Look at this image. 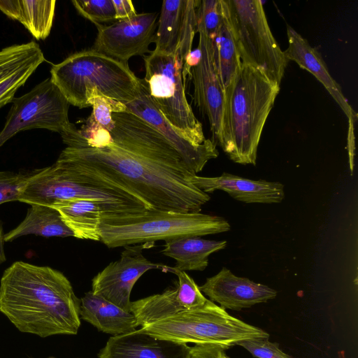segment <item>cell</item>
<instances>
[{
    "label": "cell",
    "instance_id": "obj_1",
    "mask_svg": "<svg viewBox=\"0 0 358 358\" xmlns=\"http://www.w3.org/2000/svg\"><path fill=\"white\" fill-rule=\"evenodd\" d=\"M103 145L67 147L54 164L69 177L117 190L150 209L200 212L210 197L191 182L195 175L156 129L128 110L112 113Z\"/></svg>",
    "mask_w": 358,
    "mask_h": 358
},
{
    "label": "cell",
    "instance_id": "obj_2",
    "mask_svg": "<svg viewBox=\"0 0 358 358\" xmlns=\"http://www.w3.org/2000/svg\"><path fill=\"white\" fill-rule=\"evenodd\" d=\"M80 299L68 278L49 266L15 262L0 282V312L21 332L42 338L76 335Z\"/></svg>",
    "mask_w": 358,
    "mask_h": 358
},
{
    "label": "cell",
    "instance_id": "obj_3",
    "mask_svg": "<svg viewBox=\"0 0 358 358\" xmlns=\"http://www.w3.org/2000/svg\"><path fill=\"white\" fill-rule=\"evenodd\" d=\"M224 91L222 131L217 141L234 162L255 165L263 128L280 85L259 69L241 64Z\"/></svg>",
    "mask_w": 358,
    "mask_h": 358
},
{
    "label": "cell",
    "instance_id": "obj_4",
    "mask_svg": "<svg viewBox=\"0 0 358 358\" xmlns=\"http://www.w3.org/2000/svg\"><path fill=\"white\" fill-rule=\"evenodd\" d=\"M50 79L69 104L90 107L87 95L96 90L113 100L127 103L138 96L142 80L128 66L88 49L73 53L50 69Z\"/></svg>",
    "mask_w": 358,
    "mask_h": 358
},
{
    "label": "cell",
    "instance_id": "obj_5",
    "mask_svg": "<svg viewBox=\"0 0 358 358\" xmlns=\"http://www.w3.org/2000/svg\"><path fill=\"white\" fill-rule=\"evenodd\" d=\"M230 229L227 220L217 215L145 209L129 213H103L100 241L113 248L183 236L215 234Z\"/></svg>",
    "mask_w": 358,
    "mask_h": 358
},
{
    "label": "cell",
    "instance_id": "obj_6",
    "mask_svg": "<svg viewBox=\"0 0 358 358\" xmlns=\"http://www.w3.org/2000/svg\"><path fill=\"white\" fill-rule=\"evenodd\" d=\"M137 331L178 343L215 345L224 350L245 340L269 338L264 330L231 316L209 299L202 306L162 318Z\"/></svg>",
    "mask_w": 358,
    "mask_h": 358
},
{
    "label": "cell",
    "instance_id": "obj_7",
    "mask_svg": "<svg viewBox=\"0 0 358 358\" xmlns=\"http://www.w3.org/2000/svg\"><path fill=\"white\" fill-rule=\"evenodd\" d=\"M143 83L148 95L163 116L194 145L203 143L201 123L197 120L185 91L184 64L176 56L151 52L144 57Z\"/></svg>",
    "mask_w": 358,
    "mask_h": 358
},
{
    "label": "cell",
    "instance_id": "obj_8",
    "mask_svg": "<svg viewBox=\"0 0 358 358\" xmlns=\"http://www.w3.org/2000/svg\"><path fill=\"white\" fill-rule=\"evenodd\" d=\"M241 64L262 71L280 85L287 60L257 0H225Z\"/></svg>",
    "mask_w": 358,
    "mask_h": 358
},
{
    "label": "cell",
    "instance_id": "obj_9",
    "mask_svg": "<svg viewBox=\"0 0 358 358\" xmlns=\"http://www.w3.org/2000/svg\"><path fill=\"white\" fill-rule=\"evenodd\" d=\"M87 199L99 203L105 214H122L149 209L143 203L112 188L75 180L54 164L36 172L18 200L30 205L53 207L65 201Z\"/></svg>",
    "mask_w": 358,
    "mask_h": 358
},
{
    "label": "cell",
    "instance_id": "obj_10",
    "mask_svg": "<svg viewBox=\"0 0 358 358\" xmlns=\"http://www.w3.org/2000/svg\"><path fill=\"white\" fill-rule=\"evenodd\" d=\"M0 131V148L17 133L32 129H45L62 135L76 127L69 120V103L50 78L28 93L15 98Z\"/></svg>",
    "mask_w": 358,
    "mask_h": 358
},
{
    "label": "cell",
    "instance_id": "obj_11",
    "mask_svg": "<svg viewBox=\"0 0 358 358\" xmlns=\"http://www.w3.org/2000/svg\"><path fill=\"white\" fill-rule=\"evenodd\" d=\"M155 243L124 246L119 259L110 262L92 279V292L124 310L131 312L130 295L140 277L151 269L165 271L166 265L153 263L143 255Z\"/></svg>",
    "mask_w": 358,
    "mask_h": 358
},
{
    "label": "cell",
    "instance_id": "obj_12",
    "mask_svg": "<svg viewBox=\"0 0 358 358\" xmlns=\"http://www.w3.org/2000/svg\"><path fill=\"white\" fill-rule=\"evenodd\" d=\"M159 15L158 12L137 13L108 26L101 24L91 49L124 63L144 55L155 43Z\"/></svg>",
    "mask_w": 358,
    "mask_h": 358
},
{
    "label": "cell",
    "instance_id": "obj_13",
    "mask_svg": "<svg viewBox=\"0 0 358 358\" xmlns=\"http://www.w3.org/2000/svg\"><path fill=\"white\" fill-rule=\"evenodd\" d=\"M199 45L196 62H189L187 71L194 85V101L207 116L213 136L218 140L222 131L225 91L215 63L211 39L201 28H197Z\"/></svg>",
    "mask_w": 358,
    "mask_h": 358
},
{
    "label": "cell",
    "instance_id": "obj_14",
    "mask_svg": "<svg viewBox=\"0 0 358 358\" xmlns=\"http://www.w3.org/2000/svg\"><path fill=\"white\" fill-rule=\"evenodd\" d=\"M199 2V0L162 2L154 52L176 56L185 66L192 52V43L197 32Z\"/></svg>",
    "mask_w": 358,
    "mask_h": 358
},
{
    "label": "cell",
    "instance_id": "obj_15",
    "mask_svg": "<svg viewBox=\"0 0 358 358\" xmlns=\"http://www.w3.org/2000/svg\"><path fill=\"white\" fill-rule=\"evenodd\" d=\"M124 104L127 110L142 118L163 135L194 173L201 171L210 159L219 155L213 141L206 139L203 143L197 145L180 134L152 103L143 80L136 99Z\"/></svg>",
    "mask_w": 358,
    "mask_h": 358
},
{
    "label": "cell",
    "instance_id": "obj_16",
    "mask_svg": "<svg viewBox=\"0 0 358 358\" xmlns=\"http://www.w3.org/2000/svg\"><path fill=\"white\" fill-rule=\"evenodd\" d=\"M168 271L178 276L177 287L131 302V312L135 315L139 327L202 306L208 300L185 271L166 266V272Z\"/></svg>",
    "mask_w": 358,
    "mask_h": 358
},
{
    "label": "cell",
    "instance_id": "obj_17",
    "mask_svg": "<svg viewBox=\"0 0 358 358\" xmlns=\"http://www.w3.org/2000/svg\"><path fill=\"white\" fill-rule=\"evenodd\" d=\"M201 292L223 309L240 310L275 299L277 292L247 278L238 277L223 267L216 275L208 278L201 286Z\"/></svg>",
    "mask_w": 358,
    "mask_h": 358
},
{
    "label": "cell",
    "instance_id": "obj_18",
    "mask_svg": "<svg viewBox=\"0 0 358 358\" xmlns=\"http://www.w3.org/2000/svg\"><path fill=\"white\" fill-rule=\"evenodd\" d=\"M191 347L159 339L136 330L113 336L98 354L99 358H190Z\"/></svg>",
    "mask_w": 358,
    "mask_h": 358
},
{
    "label": "cell",
    "instance_id": "obj_19",
    "mask_svg": "<svg viewBox=\"0 0 358 358\" xmlns=\"http://www.w3.org/2000/svg\"><path fill=\"white\" fill-rule=\"evenodd\" d=\"M191 182L205 193L222 190L234 199L246 203H277L285 198L284 185L280 182L253 180L227 173L217 177L195 174Z\"/></svg>",
    "mask_w": 358,
    "mask_h": 358
},
{
    "label": "cell",
    "instance_id": "obj_20",
    "mask_svg": "<svg viewBox=\"0 0 358 358\" xmlns=\"http://www.w3.org/2000/svg\"><path fill=\"white\" fill-rule=\"evenodd\" d=\"M45 60L38 44L33 41L0 50V108L12 102L17 90Z\"/></svg>",
    "mask_w": 358,
    "mask_h": 358
},
{
    "label": "cell",
    "instance_id": "obj_21",
    "mask_svg": "<svg viewBox=\"0 0 358 358\" xmlns=\"http://www.w3.org/2000/svg\"><path fill=\"white\" fill-rule=\"evenodd\" d=\"M288 47L284 52L287 61L296 62L301 68L312 73L326 88L348 118L355 123L357 114L345 97L341 87L331 76L326 63L317 50L290 26H287Z\"/></svg>",
    "mask_w": 358,
    "mask_h": 358
},
{
    "label": "cell",
    "instance_id": "obj_22",
    "mask_svg": "<svg viewBox=\"0 0 358 358\" xmlns=\"http://www.w3.org/2000/svg\"><path fill=\"white\" fill-rule=\"evenodd\" d=\"M80 319L99 331L113 336L127 334L139 327L135 315L105 298L87 292L80 299Z\"/></svg>",
    "mask_w": 358,
    "mask_h": 358
},
{
    "label": "cell",
    "instance_id": "obj_23",
    "mask_svg": "<svg viewBox=\"0 0 358 358\" xmlns=\"http://www.w3.org/2000/svg\"><path fill=\"white\" fill-rule=\"evenodd\" d=\"M226 241H212L200 236H183L165 241L161 252L176 260L175 269L203 271L208 265V257L213 252L223 250Z\"/></svg>",
    "mask_w": 358,
    "mask_h": 358
},
{
    "label": "cell",
    "instance_id": "obj_24",
    "mask_svg": "<svg viewBox=\"0 0 358 358\" xmlns=\"http://www.w3.org/2000/svg\"><path fill=\"white\" fill-rule=\"evenodd\" d=\"M55 0H0V10L19 21L37 40L50 34L55 16Z\"/></svg>",
    "mask_w": 358,
    "mask_h": 358
},
{
    "label": "cell",
    "instance_id": "obj_25",
    "mask_svg": "<svg viewBox=\"0 0 358 358\" xmlns=\"http://www.w3.org/2000/svg\"><path fill=\"white\" fill-rule=\"evenodd\" d=\"M57 209L65 224L72 231L74 237L100 241V224L103 208L87 199H73L58 203Z\"/></svg>",
    "mask_w": 358,
    "mask_h": 358
},
{
    "label": "cell",
    "instance_id": "obj_26",
    "mask_svg": "<svg viewBox=\"0 0 358 358\" xmlns=\"http://www.w3.org/2000/svg\"><path fill=\"white\" fill-rule=\"evenodd\" d=\"M29 234L47 238L74 237L73 233L65 224L57 209L39 204L31 205L24 220L4 235V241H12Z\"/></svg>",
    "mask_w": 358,
    "mask_h": 358
},
{
    "label": "cell",
    "instance_id": "obj_27",
    "mask_svg": "<svg viewBox=\"0 0 358 358\" xmlns=\"http://www.w3.org/2000/svg\"><path fill=\"white\" fill-rule=\"evenodd\" d=\"M222 2V20L212 41L215 63L220 80L225 90L241 66L236 40L232 30L228 6L225 0Z\"/></svg>",
    "mask_w": 358,
    "mask_h": 358
},
{
    "label": "cell",
    "instance_id": "obj_28",
    "mask_svg": "<svg viewBox=\"0 0 358 358\" xmlns=\"http://www.w3.org/2000/svg\"><path fill=\"white\" fill-rule=\"evenodd\" d=\"M87 102L92 107V112L79 129L81 131H109L113 125L112 113L127 110L124 103L108 98L96 90L89 92Z\"/></svg>",
    "mask_w": 358,
    "mask_h": 358
},
{
    "label": "cell",
    "instance_id": "obj_29",
    "mask_svg": "<svg viewBox=\"0 0 358 358\" xmlns=\"http://www.w3.org/2000/svg\"><path fill=\"white\" fill-rule=\"evenodd\" d=\"M72 3L82 16L97 27L102 22L116 20L113 0H73Z\"/></svg>",
    "mask_w": 358,
    "mask_h": 358
},
{
    "label": "cell",
    "instance_id": "obj_30",
    "mask_svg": "<svg viewBox=\"0 0 358 358\" xmlns=\"http://www.w3.org/2000/svg\"><path fill=\"white\" fill-rule=\"evenodd\" d=\"M221 0H199L197 7V28H201L213 40L222 20Z\"/></svg>",
    "mask_w": 358,
    "mask_h": 358
},
{
    "label": "cell",
    "instance_id": "obj_31",
    "mask_svg": "<svg viewBox=\"0 0 358 358\" xmlns=\"http://www.w3.org/2000/svg\"><path fill=\"white\" fill-rule=\"evenodd\" d=\"M36 170L14 173L0 171V204L17 201L18 197Z\"/></svg>",
    "mask_w": 358,
    "mask_h": 358
},
{
    "label": "cell",
    "instance_id": "obj_32",
    "mask_svg": "<svg viewBox=\"0 0 358 358\" xmlns=\"http://www.w3.org/2000/svg\"><path fill=\"white\" fill-rule=\"evenodd\" d=\"M237 345L246 349L257 358H292L284 352L279 344L268 341V338H255L241 341Z\"/></svg>",
    "mask_w": 358,
    "mask_h": 358
},
{
    "label": "cell",
    "instance_id": "obj_33",
    "mask_svg": "<svg viewBox=\"0 0 358 358\" xmlns=\"http://www.w3.org/2000/svg\"><path fill=\"white\" fill-rule=\"evenodd\" d=\"M224 348L215 345H199L191 347L190 358H230Z\"/></svg>",
    "mask_w": 358,
    "mask_h": 358
},
{
    "label": "cell",
    "instance_id": "obj_34",
    "mask_svg": "<svg viewBox=\"0 0 358 358\" xmlns=\"http://www.w3.org/2000/svg\"><path fill=\"white\" fill-rule=\"evenodd\" d=\"M116 12V20L127 19L136 15L131 0H113Z\"/></svg>",
    "mask_w": 358,
    "mask_h": 358
},
{
    "label": "cell",
    "instance_id": "obj_35",
    "mask_svg": "<svg viewBox=\"0 0 358 358\" xmlns=\"http://www.w3.org/2000/svg\"><path fill=\"white\" fill-rule=\"evenodd\" d=\"M4 234L3 232L2 224L0 221V264L6 260L3 251Z\"/></svg>",
    "mask_w": 358,
    "mask_h": 358
},
{
    "label": "cell",
    "instance_id": "obj_36",
    "mask_svg": "<svg viewBox=\"0 0 358 358\" xmlns=\"http://www.w3.org/2000/svg\"><path fill=\"white\" fill-rule=\"evenodd\" d=\"M50 358H53V357H50Z\"/></svg>",
    "mask_w": 358,
    "mask_h": 358
}]
</instances>
